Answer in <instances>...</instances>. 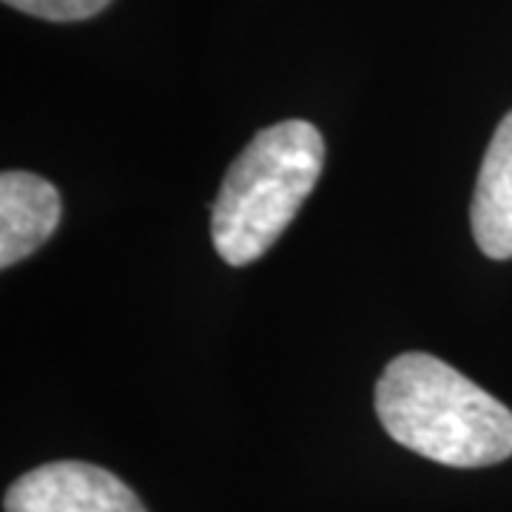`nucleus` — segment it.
I'll return each instance as SVG.
<instances>
[{"mask_svg": "<svg viewBox=\"0 0 512 512\" xmlns=\"http://www.w3.org/2000/svg\"><path fill=\"white\" fill-rule=\"evenodd\" d=\"M376 413L402 447L447 467L512 456V410L430 353H402L376 382Z\"/></svg>", "mask_w": 512, "mask_h": 512, "instance_id": "obj_1", "label": "nucleus"}, {"mask_svg": "<svg viewBox=\"0 0 512 512\" xmlns=\"http://www.w3.org/2000/svg\"><path fill=\"white\" fill-rule=\"evenodd\" d=\"M322 165L325 140L308 120L256 131L228 168L211 208L217 254L234 268L256 262L311 197Z\"/></svg>", "mask_w": 512, "mask_h": 512, "instance_id": "obj_2", "label": "nucleus"}, {"mask_svg": "<svg viewBox=\"0 0 512 512\" xmlns=\"http://www.w3.org/2000/svg\"><path fill=\"white\" fill-rule=\"evenodd\" d=\"M6 512H148L123 478L86 461H52L20 476Z\"/></svg>", "mask_w": 512, "mask_h": 512, "instance_id": "obj_3", "label": "nucleus"}, {"mask_svg": "<svg viewBox=\"0 0 512 512\" xmlns=\"http://www.w3.org/2000/svg\"><path fill=\"white\" fill-rule=\"evenodd\" d=\"M60 225V194L29 171L0 177V268H12L43 248Z\"/></svg>", "mask_w": 512, "mask_h": 512, "instance_id": "obj_4", "label": "nucleus"}, {"mask_svg": "<svg viewBox=\"0 0 512 512\" xmlns=\"http://www.w3.org/2000/svg\"><path fill=\"white\" fill-rule=\"evenodd\" d=\"M473 237L490 259L512 256V111L498 123L473 191Z\"/></svg>", "mask_w": 512, "mask_h": 512, "instance_id": "obj_5", "label": "nucleus"}, {"mask_svg": "<svg viewBox=\"0 0 512 512\" xmlns=\"http://www.w3.org/2000/svg\"><path fill=\"white\" fill-rule=\"evenodd\" d=\"M3 3L32 18L72 23V20H89L100 15L111 0H3Z\"/></svg>", "mask_w": 512, "mask_h": 512, "instance_id": "obj_6", "label": "nucleus"}]
</instances>
